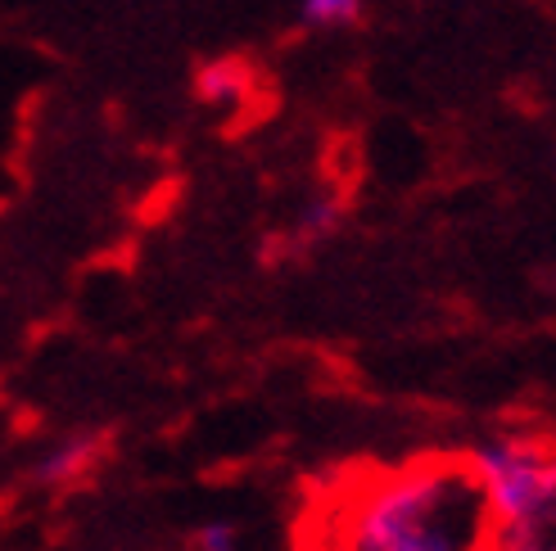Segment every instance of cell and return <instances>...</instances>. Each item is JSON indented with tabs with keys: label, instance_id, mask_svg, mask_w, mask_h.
I'll use <instances>...</instances> for the list:
<instances>
[{
	"label": "cell",
	"instance_id": "cell-1",
	"mask_svg": "<svg viewBox=\"0 0 556 551\" xmlns=\"http://www.w3.org/2000/svg\"><path fill=\"white\" fill-rule=\"evenodd\" d=\"M493 507L466 452L353 465L303 502L294 551H493Z\"/></svg>",
	"mask_w": 556,
	"mask_h": 551
},
{
	"label": "cell",
	"instance_id": "cell-3",
	"mask_svg": "<svg viewBox=\"0 0 556 551\" xmlns=\"http://www.w3.org/2000/svg\"><path fill=\"white\" fill-rule=\"evenodd\" d=\"M114 457V438L96 425H73L64 434H54L41 444L37 461H33V484L46 488V492H68V488H81L91 484L104 461Z\"/></svg>",
	"mask_w": 556,
	"mask_h": 551
},
{
	"label": "cell",
	"instance_id": "cell-7",
	"mask_svg": "<svg viewBox=\"0 0 556 551\" xmlns=\"http://www.w3.org/2000/svg\"><path fill=\"white\" fill-rule=\"evenodd\" d=\"M363 14V0H303L299 18L308 27H349Z\"/></svg>",
	"mask_w": 556,
	"mask_h": 551
},
{
	"label": "cell",
	"instance_id": "cell-5",
	"mask_svg": "<svg viewBox=\"0 0 556 551\" xmlns=\"http://www.w3.org/2000/svg\"><path fill=\"white\" fill-rule=\"evenodd\" d=\"M194 95L213 108H244L254 100V68L240 64V60L204 64L200 77H194Z\"/></svg>",
	"mask_w": 556,
	"mask_h": 551
},
{
	"label": "cell",
	"instance_id": "cell-4",
	"mask_svg": "<svg viewBox=\"0 0 556 551\" xmlns=\"http://www.w3.org/2000/svg\"><path fill=\"white\" fill-rule=\"evenodd\" d=\"M340 227H344V200L336 195V190H317L313 200L299 204L294 222H290L286 235H281V249H286L290 258L313 254V249H321L326 240H336Z\"/></svg>",
	"mask_w": 556,
	"mask_h": 551
},
{
	"label": "cell",
	"instance_id": "cell-6",
	"mask_svg": "<svg viewBox=\"0 0 556 551\" xmlns=\"http://www.w3.org/2000/svg\"><path fill=\"white\" fill-rule=\"evenodd\" d=\"M186 551H254V542L236 515H208L186 534Z\"/></svg>",
	"mask_w": 556,
	"mask_h": 551
},
{
	"label": "cell",
	"instance_id": "cell-2",
	"mask_svg": "<svg viewBox=\"0 0 556 551\" xmlns=\"http://www.w3.org/2000/svg\"><path fill=\"white\" fill-rule=\"evenodd\" d=\"M466 457L497 520L493 551H556V434H489Z\"/></svg>",
	"mask_w": 556,
	"mask_h": 551
}]
</instances>
